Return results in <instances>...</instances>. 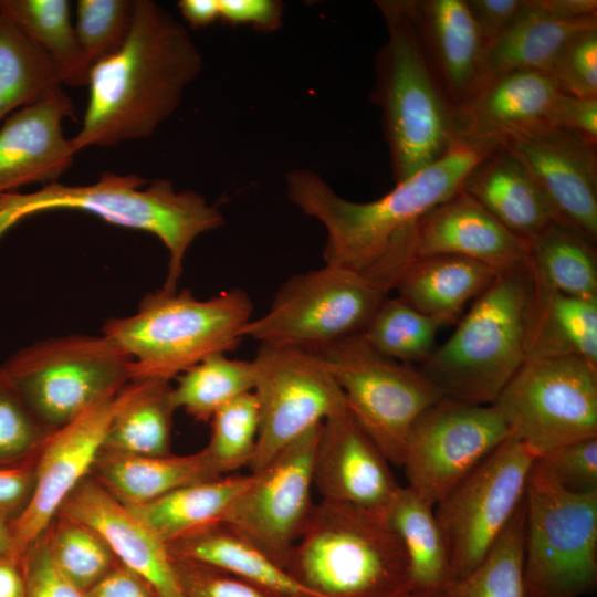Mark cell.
Returning a JSON list of instances; mask_svg holds the SVG:
<instances>
[{
    "label": "cell",
    "instance_id": "15",
    "mask_svg": "<svg viewBox=\"0 0 597 597\" xmlns=\"http://www.w3.org/2000/svg\"><path fill=\"white\" fill-rule=\"evenodd\" d=\"M509 437L494 405L442 397L407 437L400 463L407 486L434 506Z\"/></svg>",
    "mask_w": 597,
    "mask_h": 597
},
{
    "label": "cell",
    "instance_id": "7",
    "mask_svg": "<svg viewBox=\"0 0 597 597\" xmlns=\"http://www.w3.org/2000/svg\"><path fill=\"white\" fill-rule=\"evenodd\" d=\"M285 569L316 597L412 594L404 546L387 517L320 501Z\"/></svg>",
    "mask_w": 597,
    "mask_h": 597
},
{
    "label": "cell",
    "instance_id": "10",
    "mask_svg": "<svg viewBox=\"0 0 597 597\" xmlns=\"http://www.w3.org/2000/svg\"><path fill=\"white\" fill-rule=\"evenodd\" d=\"M313 350L335 378L355 420L388 461L400 467L409 431L443 397L439 389L419 368L378 353L359 333Z\"/></svg>",
    "mask_w": 597,
    "mask_h": 597
},
{
    "label": "cell",
    "instance_id": "12",
    "mask_svg": "<svg viewBox=\"0 0 597 597\" xmlns=\"http://www.w3.org/2000/svg\"><path fill=\"white\" fill-rule=\"evenodd\" d=\"M387 296L366 276L325 264L286 280L242 336L313 350L360 333Z\"/></svg>",
    "mask_w": 597,
    "mask_h": 597
},
{
    "label": "cell",
    "instance_id": "5",
    "mask_svg": "<svg viewBox=\"0 0 597 597\" xmlns=\"http://www.w3.org/2000/svg\"><path fill=\"white\" fill-rule=\"evenodd\" d=\"M387 38L375 57L371 101L381 109L395 184L443 157L457 143L453 107L422 51L409 0L375 1Z\"/></svg>",
    "mask_w": 597,
    "mask_h": 597
},
{
    "label": "cell",
    "instance_id": "29",
    "mask_svg": "<svg viewBox=\"0 0 597 597\" xmlns=\"http://www.w3.org/2000/svg\"><path fill=\"white\" fill-rule=\"evenodd\" d=\"M386 517L404 546L412 594L446 595L452 583L451 566L434 506L410 488L401 486Z\"/></svg>",
    "mask_w": 597,
    "mask_h": 597
},
{
    "label": "cell",
    "instance_id": "58",
    "mask_svg": "<svg viewBox=\"0 0 597 597\" xmlns=\"http://www.w3.org/2000/svg\"><path fill=\"white\" fill-rule=\"evenodd\" d=\"M448 597V596H447Z\"/></svg>",
    "mask_w": 597,
    "mask_h": 597
},
{
    "label": "cell",
    "instance_id": "17",
    "mask_svg": "<svg viewBox=\"0 0 597 597\" xmlns=\"http://www.w3.org/2000/svg\"><path fill=\"white\" fill-rule=\"evenodd\" d=\"M498 146L526 167L555 222L597 243L596 146L548 123L507 133Z\"/></svg>",
    "mask_w": 597,
    "mask_h": 597
},
{
    "label": "cell",
    "instance_id": "42",
    "mask_svg": "<svg viewBox=\"0 0 597 597\" xmlns=\"http://www.w3.org/2000/svg\"><path fill=\"white\" fill-rule=\"evenodd\" d=\"M135 0H78L75 31L92 67L114 54L126 41L134 19Z\"/></svg>",
    "mask_w": 597,
    "mask_h": 597
},
{
    "label": "cell",
    "instance_id": "30",
    "mask_svg": "<svg viewBox=\"0 0 597 597\" xmlns=\"http://www.w3.org/2000/svg\"><path fill=\"white\" fill-rule=\"evenodd\" d=\"M170 381L132 379L121 390V405L108 427L104 450L159 457L171 453V429L177 410Z\"/></svg>",
    "mask_w": 597,
    "mask_h": 597
},
{
    "label": "cell",
    "instance_id": "48",
    "mask_svg": "<svg viewBox=\"0 0 597 597\" xmlns=\"http://www.w3.org/2000/svg\"><path fill=\"white\" fill-rule=\"evenodd\" d=\"M220 20L233 25H250L271 33L283 22L284 3L279 0H219Z\"/></svg>",
    "mask_w": 597,
    "mask_h": 597
},
{
    "label": "cell",
    "instance_id": "51",
    "mask_svg": "<svg viewBox=\"0 0 597 597\" xmlns=\"http://www.w3.org/2000/svg\"><path fill=\"white\" fill-rule=\"evenodd\" d=\"M465 3L489 46L512 25L528 0H465Z\"/></svg>",
    "mask_w": 597,
    "mask_h": 597
},
{
    "label": "cell",
    "instance_id": "37",
    "mask_svg": "<svg viewBox=\"0 0 597 597\" xmlns=\"http://www.w3.org/2000/svg\"><path fill=\"white\" fill-rule=\"evenodd\" d=\"M252 360L211 355L177 377L171 398L197 421L208 422L223 406L253 390Z\"/></svg>",
    "mask_w": 597,
    "mask_h": 597
},
{
    "label": "cell",
    "instance_id": "3",
    "mask_svg": "<svg viewBox=\"0 0 597 597\" xmlns=\"http://www.w3.org/2000/svg\"><path fill=\"white\" fill-rule=\"evenodd\" d=\"M533 265L501 272L419 369L443 397L492 405L528 359L540 316Z\"/></svg>",
    "mask_w": 597,
    "mask_h": 597
},
{
    "label": "cell",
    "instance_id": "8",
    "mask_svg": "<svg viewBox=\"0 0 597 597\" xmlns=\"http://www.w3.org/2000/svg\"><path fill=\"white\" fill-rule=\"evenodd\" d=\"M527 597H583L597 587V492L564 489L535 459L525 492Z\"/></svg>",
    "mask_w": 597,
    "mask_h": 597
},
{
    "label": "cell",
    "instance_id": "55",
    "mask_svg": "<svg viewBox=\"0 0 597 597\" xmlns=\"http://www.w3.org/2000/svg\"><path fill=\"white\" fill-rule=\"evenodd\" d=\"M177 8L192 29L206 28L220 20L219 0H180Z\"/></svg>",
    "mask_w": 597,
    "mask_h": 597
},
{
    "label": "cell",
    "instance_id": "28",
    "mask_svg": "<svg viewBox=\"0 0 597 597\" xmlns=\"http://www.w3.org/2000/svg\"><path fill=\"white\" fill-rule=\"evenodd\" d=\"M174 558L211 566L286 597H316L258 546L224 522L167 544Z\"/></svg>",
    "mask_w": 597,
    "mask_h": 597
},
{
    "label": "cell",
    "instance_id": "39",
    "mask_svg": "<svg viewBox=\"0 0 597 597\" xmlns=\"http://www.w3.org/2000/svg\"><path fill=\"white\" fill-rule=\"evenodd\" d=\"M525 498V496H524ZM525 502L480 564L452 583L448 597H527L524 583Z\"/></svg>",
    "mask_w": 597,
    "mask_h": 597
},
{
    "label": "cell",
    "instance_id": "32",
    "mask_svg": "<svg viewBox=\"0 0 597 597\" xmlns=\"http://www.w3.org/2000/svg\"><path fill=\"white\" fill-rule=\"evenodd\" d=\"M594 25L597 21L559 20L541 8L536 0H528L512 25L488 46L482 80L514 70L548 73L565 42L576 32Z\"/></svg>",
    "mask_w": 597,
    "mask_h": 597
},
{
    "label": "cell",
    "instance_id": "57",
    "mask_svg": "<svg viewBox=\"0 0 597 597\" xmlns=\"http://www.w3.org/2000/svg\"><path fill=\"white\" fill-rule=\"evenodd\" d=\"M0 14H1V0H0Z\"/></svg>",
    "mask_w": 597,
    "mask_h": 597
},
{
    "label": "cell",
    "instance_id": "24",
    "mask_svg": "<svg viewBox=\"0 0 597 597\" xmlns=\"http://www.w3.org/2000/svg\"><path fill=\"white\" fill-rule=\"evenodd\" d=\"M428 64L453 109L482 80L488 45L465 0H409Z\"/></svg>",
    "mask_w": 597,
    "mask_h": 597
},
{
    "label": "cell",
    "instance_id": "11",
    "mask_svg": "<svg viewBox=\"0 0 597 597\" xmlns=\"http://www.w3.org/2000/svg\"><path fill=\"white\" fill-rule=\"evenodd\" d=\"M492 405L536 457L595 438L597 366L576 356L531 357Z\"/></svg>",
    "mask_w": 597,
    "mask_h": 597
},
{
    "label": "cell",
    "instance_id": "33",
    "mask_svg": "<svg viewBox=\"0 0 597 597\" xmlns=\"http://www.w3.org/2000/svg\"><path fill=\"white\" fill-rule=\"evenodd\" d=\"M1 13L50 56L63 85H87L91 66L71 19L70 1L1 0Z\"/></svg>",
    "mask_w": 597,
    "mask_h": 597
},
{
    "label": "cell",
    "instance_id": "52",
    "mask_svg": "<svg viewBox=\"0 0 597 597\" xmlns=\"http://www.w3.org/2000/svg\"><path fill=\"white\" fill-rule=\"evenodd\" d=\"M86 593L88 597H159L145 578L119 563Z\"/></svg>",
    "mask_w": 597,
    "mask_h": 597
},
{
    "label": "cell",
    "instance_id": "14",
    "mask_svg": "<svg viewBox=\"0 0 597 597\" xmlns=\"http://www.w3.org/2000/svg\"><path fill=\"white\" fill-rule=\"evenodd\" d=\"M260 428L250 472L266 465L284 448L347 408L342 389L314 352L260 344L252 359Z\"/></svg>",
    "mask_w": 597,
    "mask_h": 597
},
{
    "label": "cell",
    "instance_id": "16",
    "mask_svg": "<svg viewBox=\"0 0 597 597\" xmlns=\"http://www.w3.org/2000/svg\"><path fill=\"white\" fill-rule=\"evenodd\" d=\"M321 425L250 472L222 520L283 568L315 505L312 464Z\"/></svg>",
    "mask_w": 597,
    "mask_h": 597
},
{
    "label": "cell",
    "instance_id": "41",
    "mask_svg": "<svg viewBox=\"0 0 597 597\" xmlns=\"http://www.w3.org/2000/svg\"><path fill=\"white\" fill-rule=\"evenodd\" d=\"M211 433L203 448L220 476L249 467L258 442L260 411L252 391L243 394L210 419Z\"/></svg>",
    "mask_w": 597,
    "mask_h": 597
},
{
    "label": "cell",
    "instance_id": "6",
    "mask_svg": "<svg viewBox=\"0 0 597 597\" xmlns=\"http://www.w3.org/2000/svg\"><path fill=\"white\" fill-rule=\"evenodd\" d=\"M252 311L241 289L208 300L190 290L160 289L146 294L136 313L108 318L102 335L132 359V379L170 381L202 359L237 348Z\"/></svg>",
    "mask_w": 597,
    "mask_h": 597
},
{
    "label": "cell",
    "instance_id": "40",
    "mask_svg": "<svg viewBox=\"0 0 597 597\" xmlns=\"http://www.w3.org/2000/svg\"><path fill=\"white\" fill-rule=\"evenodd\" d=\"M43 534L60 570L85 591L118 564L93 527L65 513L57 512Z\"/></svg>",
    "mask_w": 597,
    "mask_h": 597
},
{
    "label": "cell",
    "instance_id": "13",
    "mask_svg": "<svg viewBox=\"0 0 597 597\" xmlns=\"http://www.w3.org/2000/svg\"><path fill=\"white\" fill-rule=\"evenodd\" d=\"M535 459L510 434L434 505L452 583L467 577L503 533L524 500Z\"/></svg>",
    "mask_w": 597,
    "mask_h": 597
},
{
    "label": "cell",
    "instance_id": "18",
    "mask_svg": "<svg viewBox=\"0 0 597 597\" xmlns=\"http://www.w3.org/2000/svg\"><path fill=\"white\" fill-rule=\"evenodd\" d=\"M121 390L91 406L45 441L35 462L31 500L10 523L14 555L21 557L45 532L69 494L90 475L121 405Z\"/></svg>",
    "mask_w": 597,
    "mask_h": 597
},
{
    "label": "cell",
    "instance_id": "35",
    "mask_svg": "<svg viewBox=\"0 0 597 597\" xmlns=\"http://www.w3.org/2000/svg\"><path fill=\"white\" fill-rule=\"evenodd\" d=\"M50 56L0 14V121L62 88Z\"/></svg>",
    "mask_w": 597,
    "mask_h": 597
},
{
    "label": "cell",
    "instance_id": "54",
    "mask_svg": "<svg viewBox=\"0 0 597 597\" xmlns=\"http://www.w3.org/2000/svg\"><path fill=\"white\" fill-rule=\"evenodd\" d=\"M0 597H25L22 557L0 553Z\"/></svg>",
    "mask_w": 597,
    "mask_h": 597
},
{
    "label": "cell",
    "instance_id": "1",
    "mask_svg": "<svg viewBox=\"0 0 597 597\" xmlns=\"http://www.w3.org/2000/svg\"><path fill=\"white\" fill-rule=\"evenodd\" d=\"M493 148L457 142L443 157L368 202L341 197L317 172L302 168L286 174V195L325 228V264L359 273L389 294L411 263L417 223L459 192L470 169Z\"/></svg>",
    "mask_w": 597,
    "mask_h": 597
},
{
    "label": "cell",
    "instance_id": "31",
    "mask_svg": "<svg viewBox=\"0 0 597 597\" xmlns=\"http://www.w3.org/2000/svg\"><path fill=\"white\" fill-rule=\"evenodd\" d=\"M251 473L223 475L175 489L128 510L166 545L200 528L222 522Z\"/></svg>",
    "mask_w": 597,
    "mask_h": 597
},
{
    "label": "cell",
    "instance_id": "43",
    "mask_svg": "<svg viewBox=\"0 0 597 597\" xmlns=\"http://www.w3.org/2000/svg\"><path fill=\"white\" fill-rule=\"evenodd\" d=\"M51 433L31 413L0 366V468L36 460Z\"/></svg>",
    "mask_w": 597,
    "mask_h": 597
},
{
    "label": "cell",
    "instance_id": "56",
    "mask_svg": "<svg viewBox=\"0 0 597 597\" xmlns=\"http://www.w3.org/2000/svg\"><path fill=\"white\" fill-rule=\"evenodd\" d=\"M0 553H12L10 523L0 520Z\"/></svg>",
    "mask_w": 597,
    "mask_h": 597
},
{
    "label": "cell",
    "instance_id": "34",
    "mask_svg": "<svg viewBox=\"0 0 597 597\" xmlns=\"http://www.w3.org/2000/svg\"><path fill=\"white\" fill-rule=\"evenodd\" d=\"M538 282L549 291L597 300L596 244L558 222L528 243Z\"/></svg>",
    "mask_w": 597,
    "mask_h": 597
},
{
    "label": "cell",
    "instance_id": "45",
    "mask_svg": "<svg viewBox=\"0 0 597 597\" xmlns=\"http://www.w3.org/2000/svg\"><path fill=\"white\" fill-rule=\"evenodd\" d=\"M171 561L184 597H286L208 565Z\"/></svg>",
    "mask_w": 597,
    "mask_h": 597
},
{
    "label": "cell",
    "instance_id": "38",
    "mask_svg": "<svg viewBox=\"0 0 597 597\" xmlns=\"http://www.w3.org/2000/svg\"><path fill=\"white\" fill-rule=\"evenodd\" d=\"M444 325L400 297L387 296L359 334L378 353L421 366L433 354L438 331Z\"/></svg>",
    "mask_w": 597,
    "mask_h": 597
},
{
    "label": "cell",
    "instance_id": "53",
    "mask_svg": "<svg viewBox=\"0 0 597 597\" xmlns=\"http://www.w3.org/2000/svg\"><path fill=\"white\" fill-rule=\"evenodd\" d=\"M551 15L568 22L597 21L596 0H536Z\"/></svg>",
    "mask_w": 597,
    "mask_h": 597
},
{
    "label": "cell",
    "instance_id": "46",
    "mask_svg": "<svg viewBox=\"0 0 597 597\" xmlns=\"http://www.w3.org/2000/svg\"><path fill=\"white\" fill-rule=\"evenodd\" d=\"M536 458L567 491L597 492V437L562 446Z\"/></svg>",
    "mask_w": 597,
    "mask_h": 597
},
{
    "label": "cell",
    "instance_id": "25",
    "mask_svg": "<svg viewBox=\"0 0 597 597\" xmlns=\"http://www.w3.org/2000/svg\"><path fill=\"white\" fill-rule=\"evenodd\" d=\"M461 190L527 243L555 222L526 167L501 146L494 147L470 169Z\"/></svg>",
    "mask_w": 597,
    "mask_h": 597
},
{
    "label": "cell",
    "instance_id": "4",
    "mask_svg": "<svg viewBox=\"0 0 597 597\" xmlns=\"http://www.w3.org/2000/svg\"><path fill=\"white\" fill-rule=\"evenodd\" d=\"M77 210L108 223L157 237L169 260L161 287L177 292L188 248L200 234L224 224L220 210L192 190H177L168 179L148 181L136 174L104 171L90 185H43L31 192L0 196V239L15 224L38 213Z\"/></svg>",
    "mask_w": 597,
    "mask_h": 597
},
{
    "label": "cell",
    "instance_id": "26",
    "mask_svg": "<svg viewBox=\"0 0 597 597\" xmlns=\"http://www.w3.org/2000/svg\"><path fill=\"white\" fill-rule=\"evenodd\" d=\"M90 475L125 506L140 505L191 483L220 478L202 449L185 455H130L102 449Z\"/></svg>",
    "mask_w": 597,
    "mask_h": 597
},
{
    "label": "cell",
    "instance_id": "20",
    "mask_svg": "<svg viewBox=\"0 0 597 597\" xmlns=\"http://www.w3.org/2000/svg\"><path fill=\"white\" fill-rule=\"evenodd\" d=\"M74 112L59 88L9 115L0 127V196L56 182L71 167L76 151L63 134V121L74 118Z\"/></svg>",
    "mask_w": 597,
    "mask_h": 597
},
{
    "label": "cell",
    "instance_id": "22",
    "mask_svg": "<svg viewBox=\"0 0 597 597\" xmlns=\"http://www.w3.org/2000/svg\"><path fill=\"white\" fill-rule=\"evenodd\" d=\"M561 93L554 78L542 71L488 76L454 108L455 142L495 147L507 133L548 123Z\"/></svg>",
    "mask_w": 597,
    "mask_h": 597
},
{
    "label": "cell",
    "instance_id": "21",
    "mask_svg": "<svg viewBox=\"0 0 597 597\" xmlns=\"http://www.w3.org/2000/svg\"><path fill=\"white\" fill-rule=\"evenodd\" d=\"M411 262L431 255L473 260L498 273L528 260V243L509 231L484 207L460 190L431 209L413 229Z\"/></svg>",
    "mask_w": 597,
    "mask_h": 597
},
{
    "label": "cell",
    "instance_id": "19",
    "mask_svg": "<svg viewBox=\"0 0 597 597\" xmlns=\"http://www.w3.org/2000/svg\"><path fill=\"white\" fill-rule=\"evenodd\" d=\"M390 464L346 408L321 425L313 486L324 503L386 516L401 488Z\"/></svg>",
    "mask_w": 597,
    "mask_h": 597
},
{
    "label": "cell",
    "instance_id": "44",
    "mask_svg": "<svg viewBox=\"0 0 597 597\" xmlns=\"http://www.w3.org/2000/svg\"><path fill=\"white\" fill-rule=\"evenodd\" d=\"M548 74L565 94L597 97V25L573 34L555 56Z\"/></svg>",
    "mask_w": 597,
    "mask_h": 597
},
{
    "label": "cell",
    "instance_id": "27",
    "mask_svg": "<svg viewBox=\"0 0 597 597\" xmlns=\"http://www.w3.org/2000/svg\"><path fill=\"white\" fill-rule=\"evenodd\" d=\"M498 274L488 265L461 256H423L408 265L394 290L412 307L450 325L460 321L465 305Z\"/></svg>",
    "mask_w": 597,
    "mask_h": 597
},
{
    "label": "cell",
    "instance_id": "2",
    "mask_svg": "<svg viewBox=\"0 0 597 597\" xmlns=\"http://www.w3.org/2000/svg\"><path fill=\"white\" fill-rule=\"evenodd\" d=\"M202 70L187 29L151 0H135L129 34L118 51L92 65L76 154L150 137L178 108Z\"/></svg>",
    "mask_w": 597,
    "mask_h": 597
},
{
    "label": "cell",
    "instance_id": "9",
    "mask_svg": "<svg viewBox=\"0 0 597 597\" xmlns=\"http://www.w3.org/2000/svg\"><path fill=\"white\" fill-rule=\"evenodd\" d=\"M2 368L31 413L52 432L132 379V359L103 335L35 342L12 354Z\"/></svg>",
    "mask_w": 597,
    "mask_h": 597
},
{
    "label": "cell",
    "instance_id": "36",
    "mask_svg": "<svg viewBox=\"0 0 597 597\" xmlns=\"http://www.w3.org/2000/svg\"><path fill=\"white\" fill-rule=\"evenodd\" d=\"M538 285L541 310L528 358L576 356L597 366V300Z\"/></svg>",
    "mask_w": 597,
    "mask_h": 597
},
{
    "label": "cell",
    "instance_id": "49",
    "mask_svg": "<svg viewBox=\"0 0 597 597\" xmlns=\"http://www.w3.org/2000/svg\"><path fill=\"white\" fill-rule=\"evenodd\" d=\"M548 123L597 146V97H577L562 92Z\"/></svg>",
    "mask_w": 597,
    "mask_h": 597
},
{
    "label": "cell",
    "instance_id": "50",
    "mask_svg": "<svg viewBox=\"0 0 597 597\" xmlns=\"http://www.w3.org/2000/svg\"><path fill=\"white\" fill-rule=\"evenodd\" d=\"M35 462L0 468V520L11 523L29 504L35 482Z\"/></svg>",
    "mask_w": 597,
    "mask_h": 597
},
{
    "label": "cell",
    "instance_id": "23",
    "mask_svg": "<svg viewBox=\"0 0 597 597\" xmlns=\"http://www.w3.org/2000/svg\"><path fill=\"white\" fill-rule=\"evenodd\" d=\"M59 512L93 527L118 563L145 578L159 597H184L167 545L91 475L76 485Z\"/></svg>",
    "mask_w": 597,
    "mask_h": 597
},
{
    "label": "cell",
    "instance_id": "47",
    "mask_svg": "<svg viewBox=\"0 0 597 597\" xmlns=\"http://www.w3.org/2000/svg\"><path fill=\"white\" fill-rule=\"evenodd\" d=\"M25 578V597H88L73 584L53 561L44 534L21 556Z\"/></svg>",
    "mask_w": 597,
    "mask_h": 597
}]
</instances>
